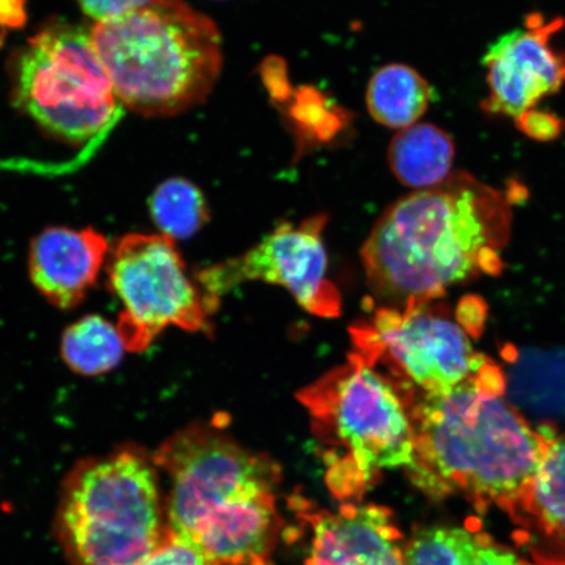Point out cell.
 <instances>
[{
	"mask_svg": "<svg viewBox=\"0 0 565 565\" xmlns=\"http://www.w3.org/2000/svg\"><path fill=\"white\" fill-rule=\"evenodd\" d=\"M108 287L121 301L117 329L126 351L143 352L167 328L209 331L202 288L189 278L174 239L130 233L113 247Z\"/></svg>",
	"mask_w": 565,
	"mask_h": 565,
	"instance_id": "9",
	"label": "cell"
},
{
	"mask_svg": "<svg viewBox=\"0 0 565 565\" xmlns=\"http://www.w3.org/2000/svg\"><path fill=\"white\" fill-rule=\"evenodd\" d=\"M327 223L323 214L298 225L281 223L244 256L204 268L198 275V285L211 312H215L224 295L242 282L263 281L285 287L310 315H341V294L328 277V253L322 238Z\"/></svg>",
	"mask_w": 565,
	"mask_h": 565,
	"instance_id": "10",
	"label": "cell"
},
{
	"mask_svg": "<svg viewBox=\"0 0 565 565\" xmlns=\"http://www.w3.org/2000/svg\"><path fill=\"white\" fill-rule=\"evenodd\" d=\"M139 565H210L193 548L167 533L164 542Z\"/></svg>",
	"mask_w": 565,
	"mask_h": 565,
	"instance_id": "21",
	"label": "cell"
},
{
	"mask_svg": "<svg viewBox=\"0 0 565 565\" xmlns=\"http://www.w3.org/2000/svg\"><path fill=\"white\" fill-rule=\"evenodd\" d=\"M563 26V19L545 21L533 13L525 30L507 34L492 45L484 58L489 68L484 111L518 119L543 97L561 90L565 84V53L555 51L551 39Z\"/></svg>",
	"mask_w": 565,
	"mask_h": 565,
	"instance_id": "11",
	"label": "cell"
},
{
	"mask_svg": "<svg viewBox=\"0 0 565 565\" xmlns=\"http://www.w3.org/2000/svg\"><path fill=\"white\" fill-rule=\"evenodd\" d=\"M171 489L168 533L210 565H273L280 534V466L239 445L221 426L196 423L152 456Z\"/></svg>",
	"mask_w": 565,
	"mask_h": 565,
	"instance_id": "3",
	"label": "cell"
},
{
	"mask_svg": "<svg viewBox=\"0 0 565 565\" xmlns=\"http://www.w3.org/2000/svg\"><path fill=\"white\" fill-rule=\"evenodd\" d=\"M158 470L134 444L75 463L54 518L71 565H139L160 547L168 529Z\"/></svg>",
	"mask_w": 565,
	"mask_h": 565,
	"instance_id": "5",
	"label": "cell"
},
{
	"mask_svg": "<svg viewBox=\"0 0 565 565\" xmlns=\"http://www.w3.org/2000/svg\"><path fill=\"white\" fill-rule=\"evenodd\" d=\"M539 565H565V430L553 428L545 457L510 513Z\"/></svg>",
	"mask_w": 565,
	"mask_h": 565,
	"instance_id": "14",
	"label": "cell"
},
{
	"mask_svg": "<svg viewBox=\"0 0 565 565\" xmlns=\"http://www.w3.org/2000/svg\"><path fill=\"white\" fill-rule=\"evenodd\" d=\"M298 398L312 418L317 439L343 451L329 462L327 475L337 498H362L381 472L412 462L414 435L405 393L358 353L303 387Z\"/></svg>",
	"mask_w": 565,
	"mask_h": 565,
	"instance_id": "6",
	"label": "cell"
},
{
	"mask_svg": "<svg viewBox=\"0 0 565 565\" xmlns=\"http://www.w3.org/2000/svg\"><path fill=\"white\" fill-rule=\"evenodd\" d=\"M154 0H76L84 13L98 21L108 20L141 9Z\"/></svg>",
	"mask_w": 565,
	"mask_h": 565,
	"instance_id": "22",
	"label": "cell"
},
{
	"mask_svg": "<svg viewBox=\"0 0 565 565\" xmlns=\"http://www.w3.org/2000/svg\"><path fill=\"white\" fill-rule=\"evenodd\" d=\"M12 98L53 137L86 143L121 116L115 87L90 34L54 21L12 62Z\"/></svg>",
	"mask_w": 565,
	"mask_h": 565,
	"instance_id": "7",
	"label": "cell"
},
{
	"mask_svg": "<svg viewBox=\"0 0 565 565\" xmlns=\"http://www.w3.org/2000/svg\"><path fill=\"white\" fill-rule=\"evenodd\" d=\"M492 362L463 383L436 393L406 392L414 450L405 471L429 499L462 494L480 512L511 513L546 455L553 426L534 428L504 398Z\"/></svg>",
	"mask_w": 565,
	"mask_h": 565,
	"instance_id": "1",
	"label": "cell"
},
{
	"mask_svg": "<svg viewBox=\"0 0 565 565\" xmlns=\"http://www.w3.org/2000/svg\"><path fill=\"white\" fill-rule=\"evenodd\" d=\"M92 42L119 103L145 117H169L206 102L223 66L214 21L182 0H154L98 21Z\"/></svg>",
	"mask_w": 565,
	"mask_h": 565,
	"instance_id": "4",
	"label": "cell"
},
{
	"mask_svg": "<svg viewBox=\"0 0 565 565\" xmlns=\"http://www.w3.org/2000/svg\"><path fill=\"white\" fill-rule=\"evenodd\" d=\"M514 202V195L466 172L402 198L381 215L363 246L371 291L385 307L399 308L499 273Z\"/></svg>",
	"mask_w": 565,
	"mask_h": 565,
	"instance_id": "2",
	"label": "cell"
},
{
	"mask_svg": "<svg viewBox=\"0 0 565 565\" xmlns=\"http://www.w3.org/2000/svg\"><path fill=\"white\" fill-rule=\"evenodd\" d=\"M434 96L433 87L418 71L393 63L372 76L366 89V108L380 125L404 130L419 121Z\"/></svg>",
	"mask_w": 565,
	"mask_h": 565,
	"instance_id": "17",
	"label": "cell"
},
{
	"mask_svg": "<svg viewBox=\"0 0 565 565\" xmlns=\"http://www.w3.org/2000/svg\"><path fill=\"white\" fill-rule=\"evenodd\" d=\"M26 19L25 0H0V26L20 30Z\"/></svg>",
	"mask_w": 565,
	"mask_h": 565,
	"instance_id": "23",
	"label": "cell"
},
{
	"mask_svg": "<svg viewBox=\"0 0 565 565\" xmlns=\"http://www.w3.org/2000/svg\"><path fill=\"white\" fill-rule=\"evenodd\" d=\"M148 207L161 235L174 242L194 236L210 221L203 193L185 179L160 183L148 201Z\"/></svg>",
	"mask_w": 565,
	"mask_h": 565,
	"instance_id": "19",
	"label": "cell"
},
{
	"mask_svg": "<svg viewBox=\"0 0 565 565\" xmlns=\"http://www.w3.org/2000/svg\"><path fill=\"white\" fill-rule=\"evenodd\" d=\"M302 518L312 529L303 565H405L404 539L385 507L345 503Z\"/></svg>",
	"mask_w": 565,
	"mask_h": 565,
	"instance_id": "12",
	"label": "cell"
},
{
	"mask_svg": "<svg viewBox=\"0 0 565 565\" xmlns=\"http://www.w3.org/2000/svg\"><path fill=\"white\" fill-rule=\"evenodd\" d=\"M61 350L70 370L94 377L115 370L122 362L126 348L117 324L88 315L65 330Z\"/></svg>",
	"mask_w": 565,
	"mask_h": 565,
	"instance_id": "18",
	"label": "cell"
},
{
	"mask_svg": "<svg viewBox=\"0 0 565 565\" xmlns=\"http://www.w3.org/2000/svg\"><path fill=\"white\" fill-rule=\"evenodd\" d=\"M405 565H532L494 542L479 522L465 527L416 530L404 547Z\"/></svg>",
	"mask_w": 565,
	"mask_h": 565,
	"instance_id": "15",
	"label": "cell"
},
{
	"mask_svg": "<svg viewBox=\"0 0 565 565\" xmlns=\"http://www.w3.org/2000/svg\"><path fill=\"white\" fill-rule=\"evenodd\" d=\"M355 353L371 366H386L401 387L449 391L491 362L471 342L466 324L434 301L381 307L351 329Z\"/></svg>",
	"mask_w": 565,
	"mask_h": 565,
	"instance_id": "8",
	"label": "cell"
},
{
	"mask_svg": "<svg viewBox=\"0 0 565 565\" xmlns=\"http://www.w3.org/2000/svg\"><path fill=\"white\" fill-rule=\"evenodd\" d=\"M108 253V239L100 232L47 228L31 244V280L54 307L76 308L96 285Z\"/></svg>",
	"mask_w": 565,
	"mask_h": 565,
	"instance_id": "13",
	"label": "cell"
},
{
	"mask_svg": "<svg viewBox=\"0 0 565 565\" xmlns=\"http://www.w3.org/2000/svg\"><path fill=\"white\" fill-rule=\"evenodd\" d=\"M514 121L525 136L542 141L554 140L561 137L564 130L562 119L547 111L530 109Z\"/></svg>",
	"mask_w": 565,
	"mask_h": 565,
	"instance_id": "20",
	"label": "cell"
},
{
	"mask_svg": "<svg viewBox=\"0 0 565 565\" xmlns=\"http://www.w3.org/2000/svg\"><path fill=\"white\" fill-rule=\"evenodd\" d=\"M455 157L454 139L433 124H416L399 130L387 151L394 175L405 186L416 190L434 189L447 181Z\"/></svg>",
	"mask_w": 565,
	"mask_h": 565,
	"instance_id": "16",
	"label": "cell"
}]
</instances>
